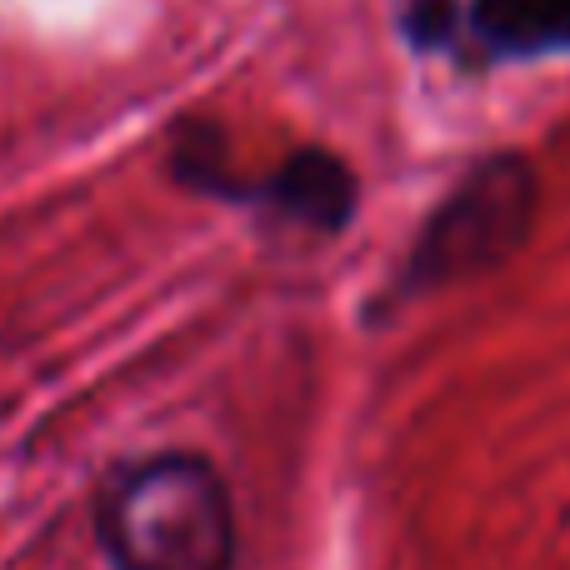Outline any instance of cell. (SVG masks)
Returning a JSON list of instances; mask_svg holds the SVG:
<instances>
[{"instance_id": "3", "label": "cell", "mask_w": 570, "mask_h": 570, "mask_svg": "<svg viewBox=\"0 0 570 570\" xmlns=\"http://www.w3.org/2000/svg\"><path fill=\"white\" fill-rule=\"evenodd\" d=\"M535 216V176L525 160L495 156L475 166L451 190L441 210L425 220L411 261L401 271V291H435L491 271L525 240Z\"/></svg>"}, {"instance_id": "2", "label": "cell", "mask_w": 570, "mask_h": 570, "mask_svg": "<svg viewBox=\"0 0 570 570\" xmlns=\"http://www.w3.org/2000/svg\"><path fill=\"white\" fill-rule=\"evenodd\" d=\"M216 126H180L170 136V170L180 186L210 200H236V206L266 210L281 226H301L315 236H335L355 216V170L335 150L305 146L285 156L266 176H240L220 160Z\"/></svg>"}, {"instance_id": "1", "label": "cell", "mask_w": 570, "mask_h": 570, "mask_svg": "<svg viewBox=\"0 0 570 570\" xmlns=\"http://www.w3.org/2000/svg\"><path fill=\"white\" fill-rule=\"evenodd\" d=\"M96 546L110 570H230L236 505L226 475L190 451L120 461L96 491Z\"/></svg>"}, {"instance_id": "4", "label": "cell", "mask_w": 570, "mask_h": 570, "mask_svg": "<svg viewBox=\"0 0 570 570\" xmlns=\"http://www.w3.org/2000/svg\"><path fill=\"white\" fill-rule=\"evenodd\" d=\"M405 30L421 46H441L455 40V30H465L461 40L495 60L556 56L570 50V0H471L465 16H455V6L445 0H425L411 10Z\"/></svg>"}]
</instances>
